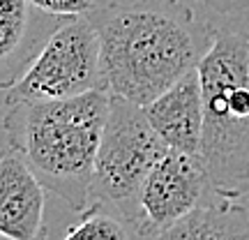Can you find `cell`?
Instances as JSON below:
<instances>
[{
    "label": "cell",
    "mask_w": 249,
    "mask_h": 240,
    "mask_svg": "<svg viewBox=\"0 0 249 240\" xmlns=\"http://www.w3.org/2000/svg\"><path fill=\"white\" fill-rule=\"evenodd\" d=\"M111 92L49 102H17L2 116L7 148L18 152L46 192L60 196L74 213L90 205L99 141Z\"/></svg>",
    "instance_id": "obj_2"
},
{
    "label": "cell",
    "mask_w": 249,
    "mask_h": 240,
    "mask_svg": "<svg viewBox=\"0 0 249 240\" xmlns=\"http://www.w3.org/2000/svg\"><path fill=\"white\" fill-rule=\"evenodd\" d=\"M185 2H196V5H203V7L213 9L217 14H240L245 9H249V0H185Z\"/></svg>",
    "instance_id": "obj_13"
},
{
    "label": "cell",
    "mask_w": 249,
    "mask_h": 240,
    "mask_svg": "<svg viewBox=\"0 0 249 240\" xmlns=\"http://www.w3.org/2000/svg\"><path fill=\"white\" fill-rule=\"evenodd\" d=\"M143 111L166 148L198 155L203 136V92L198 70L173 83L166 92L145 104Z\"/></svg>",
    "instance_id": "obj_9"
},
{
    "label": "cell",
    "mask_w": 249,
    "mask_h": 240,
    "mask_svg": "<svg viewBox=\"0 0 249 240\" xmlns=\"http://www.w3.org/2000/svg\"><path fill=\"white\" fill-rule=\"evenodd\" d=\"M44 185L12 148L0 155V238L46 240Z\"/></svg>",
    "instance_id": "obj_7"
},
{
    "label": "cell",
    "mask_w": 249,
    "mask_h": 240,
    "mask_svg": "<svg viewBox=\"0 0 249 240\" xmlns=\"http://www.w3.org/2000/svg\"><path fill=\"white\" fill-rule=\"evenodd\" d=\"M111 95L134 104L155 97L198 67L214 39L185 0H132L90 9Z\"/></svg>",
    "instance_id": "obj_1"
},
{
    "label": "cell",
    "mask_w": 249,
    "mask_h": 240,
    "mask_svg": "<svg viewBox=\"0 0 249 240\" xmlns=\"http://www.w3.org/2000/svg\"><path fill=\"white\" fill-rule=\"evenodd\" d=\"M150 240H249V210L214 199Z\"/></svg>",
    "instance_id": "obj_10"
},
{
    "label": "cell",
    "mask_w": 249,
    "mask_h": 240,
    "mask_svg": "<svg viewBox=\"0 0 249 240\" xmlns=\"http://www.w3.org/2000/svg\"><path fill=\"white\" fill-rule=\"evenodd\" d=\"M30 2L37 9H42V12L58 18L83 17L90 9H95V0H30Z\"/></svg>",
    "instance_id": "obj_12"
},
{
    "label": "cell",
    "mask_w": 249,
    "mask_h": 240,
    "mask_svg": "<svg viewBox=\"0 0 249 240\" xmlns=\"http://www.w3.org/2000/svg\"><path fill=\"white\" fill-rule=\"evenodd\" d=\"M60 21L30 0H0V92L23 79Z\"/></svg>",
    "instance_id": "obj_8"
},
{
    "label": "cell",
    "mask_w": 249,
    "mask_h": 240,
    "mask_svg": "<svg viewBox=\"0 0 249 240\" xmlns=\"http://www.w3.org/2000/svg\"><path fill=\"white\" fill-rule=\"evenodd\" d=\"M108 90L102 72L99 35L83 17L62 18L28 67L23 79L7 90V107L17 102H49Z\"/></svg>",
    "instance_id": "obj_5"
},
{
    "label": "cell",
    "mask_w": 249,
    "mask_h": 240,
    "mask_svg": "<svg viewBox=\"0 0 249 240\" xmlns=\"http://www.w3.org/2000/svg\"><path fill=\"white\" fill-rule=\"evenodd\" d=\"M79 215V222L71 224L62 240H132L129 222L111 205L90 203Z\"/></svg>",
    "instance_id": "obj_11"
},
{
    "label": "cell",
    "mask_w": 249,
    "mask_h": 240,
    "mask_svg": "<svg viewBox=\"0 0 249 240\" xmlns=\"http://www.w3.org/2000/svg\"><path fill=\"white\" fill-rule=\"evenodd\" d=\"M208 194L213 189L201 160L166 148L141 187L134 231L143 238H155L196 208L210 203Z\"/></svg>",
    "instance_id": "obj_6"
},
{
    "label": "cell",
    "mask_w": 249,
    "mask_h": 240,
    "mask_svg": "<svg viewBox=\"0 0 249 240\" xmlns=\"http://www.w3.org/2000/svg\"><path fill=\"white\" fill-rule=\"evenodd\" d=\"M203 136L198 160L214 199L249 192V33H222L198 62Z\"/></svg>",
    "instance_id": "obj_3"
},
{
    "label": "cell",
    "mask_w": 249,
    "mask_h": 240,
    "mask_svg": "<svg viewBox=\"0 0 249 240\" xmlns=\"http://www.w3.org/2000/svg\"><path fill=\"white\" fill-rule=\"evenodd\" d=\"M164 150L166 146L152 129L141 104L111 95L95 160L90 203L111 205L134 224L141 187Z\"/></svg>",
    "instance_id": "obj_4"
}]
</instances>
